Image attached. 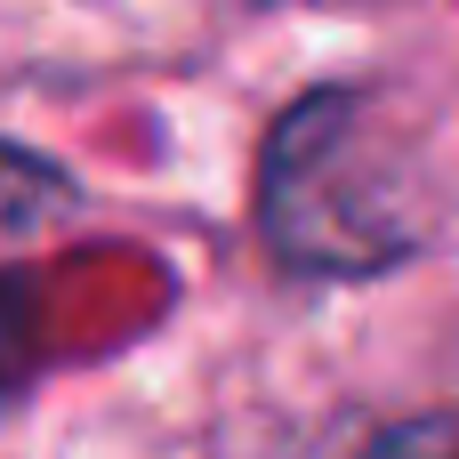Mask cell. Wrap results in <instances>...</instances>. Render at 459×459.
Wrapping results in <instances>:
<instances>
[{
	"label": "cell",
	"instance_id": "obj_2",
	"mask_svg": "<svg viewBox=\"0 0 459 459\" xmlns=\"http://www.w3.org/2000/svg\"><path fill=\"white\" fill-rule=\"evenodd\" d=\"M73 202V186H65V169H48L40 153H24V145H0V234H32L48 210H65Z\"/></svg>",
	"mask_w": 459,
	"mask_h": 459
},
{
	"label": "cell",
	"instance_id": "obj_4",
	"mask_svg": "<svg viewBox=\"0 0 459 459\" xmlns=\"http://www.w3.org/2000/svg\"><path fill=\"white\" fill-rule=\"evenodd\" d=\"M24 347H32V331H24V299H16V282H0V395L24 379V363H32Z\"/></svg>",
	"mask_w": 459,
	"mask_h": 459
},
{
	"label": "cell",
	"instance_id": "obj_1",
	"mask_svg": "<svg viewBox=\"0 0 459 459\" xmlns=\"http://www.w3.org/2000/svg\"><path fill=\"white\" fill-rule=\"evenodd\" d=\"M266 234L299 266H379L403 226L379 194V153L355 97H307L266 145Z\"/></svg>",
	"mask_w": 459,
	"mask_h": 459
},
{
	"label": "cell",
	"instance_id": "obj_3",
	"mask_svg": "<svg viewBox=\"0 0 459 459\" xmlns=\"http://www.w3.org/2000/svg\"><path fill=\"white\" fill-rule=\"evenodd\" d=\"M363 459H459V411H420V420L387 428Z\"/></svg>",
	"mask_w": 459,
	"mask_h": 459
}]
</instances>
